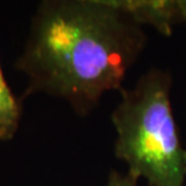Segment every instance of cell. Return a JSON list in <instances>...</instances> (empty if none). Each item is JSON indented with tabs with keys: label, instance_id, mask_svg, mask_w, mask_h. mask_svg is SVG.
Returning a JSON list of instances; mask_svg holds the SVG:
<instances>
[{
	"label": "cell",
	"instance_id": "obj_5",
	"mask_svg": "<svg viewBox=\"0 0 186 186\" xmlns=\"http://www.w3.org/2000/svg\"><path fill=\"white\" fill-rule=\"evenodd\" d=\"M104 186H137V179L128 173L123 175L121 173L111 172L109 180Z\"/></svg>",
	"mask_w": 186,
	"mask_h": 186
},
{
	"label": "cell",
	"instance_id": "obj_3",
	"mask_svg": "<svg viewBox=\"0 0 186 186\" xmlns=\"http://www.w3.org/2000/svg\"><path fill=\"white\" fill-rule=\"evenodd\" d=\"M117 5L131 14L140 24H150L164 35L172 33V26L184 21V1H127Z\"/></svg>",
	"mask_w": 186,
	"mask_h": 186
},
{
	"label": "cell",
	"instance_id": "obj_4",
	"mask_svg": "<svg viewBox=\"0 0 186 186\" xmlns=\"http://www.w3.org/2000/svg\"><path fill=\"white\" fill-rule=\"evenodd\" d=\"M22 104L4 76L0 65V141H10L15 138L21 126Z\"/></svg>",
	"mask_w": 186,
	"mask_h": 186
},
{
	"label": "cell",
	"instance_id": "obj_2",
	"mask_svg": "<svg viewBox=\"0 0 186 186\" xmlns=\"http://www.w3.org/2000/svg\"><path fill=\"white\" fill-rule=\"evenodd\" d=\"M170 77L162 70L145 73L131 90H121L113 113L115 155L133 178L150 186H184L186 151L181 147L169 98Z\"/></svg>",
	"mask_w": 186,
	"mask_h": 186
},
{
	"label": "cell",
	"instance_id": "obj_1",
	"mask_svg": "<svg viewBox=\"0 0 186 186\" xmlns=\"http://www.w3.org/2000/svg\"><path fill=\"white\" fill-rule=\"evenodd\" d=\"M141 24L113 0H46L30 21L15 63L24 94L60 98L88 115L125 76L145 46Z\"/></svg>",
	"mask_w": 186,
	"mask_h": 186
}]
</instances>
